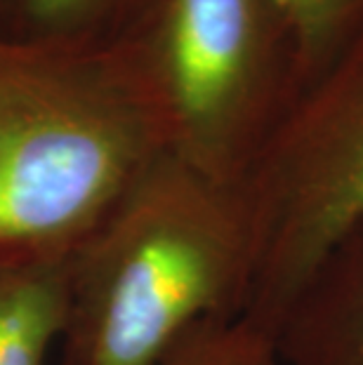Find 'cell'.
Listing matches in <instances>:
<instances>
[{
	"mask_svg": "<svg viewBox=\"0 0 363 365\" xmlns=\"http://www.w3.org/2000/svg\"><path fill=\"white\" fill-rule=\"evenodd\" d=\"M111 3H126V0H24L26 12L38 26L50 29V31H61L73 26L76 21H85L95 17L97 12L109 10ZM144 7L153 12L158 10L160 0H142Z\"/></svg>",
	"mask_w": 363,
	"mask_h": 365,
	"instance_id": "obj_9",
	"label": "cell"
},
{
	"mask_svg": "<svg viewBox=\"0 0 363 365\" xmlns=\"http://www.w3.org/2000/svg\"><path fill=\"white\" fill-rule=\"evenodd\" d=\"M274 344L283 365H363V224L300 287Z\"/></svg>",
	"mask_w": 363,
	"mask_h": 365,
	"instance_id": "obj_5",
	"label": "cell"
},
{
	"mask_svg": "<svg viewBox=\"0 0 363 365\" xmlns=\"http://www.w3.org/2000/svg\"><path fill=\"white\" fill-rule=\"evenodd\" d=\"M252 240L236 186L165 151L66 259L61 365H160L243 316Z\"/></svg>",
	"mask_w": 363,
	"mask_h": 365,
	"instance_id": "obj_1",
	"label": "cell"
},
{
	"mask_svg": "<svg viewBox=\"0 0 363 365\" xmlns=\"http://www.w3.org/2000/svg\"><path fill=\"white\" fill-rule=\"evenodd\" d=\"M170 151L236 186L300 95L276 0H160L135 41Z\"/></svg>",
	"mask_w": 363,
	"mask_h": 365,
	"instance_id": "obj_3",
	"label": "cell"
},
{
	"mask_svg": "<svg viewBox=\"0 0 363 365\" xmlns=\"http://www.w3.org/2000/svg\"><path fill=\"white\" fill-rule=\"evenodd\" d=\"M236 189L252 240L243 318L274 337L314 269L363 224V36L300 92Z\"/></svg>",
	"mask_w": 363,
	"mask_h": 365,
	"instance_id": "obj_4",
	"label": "cell"
},
{
	"mask_svg": "<svg viewBox=\"0 0 363 365\" xmlns=\"http://www.w3.org/2000/svg\"><path fill=\"white\" fill-rule=\"evenodd\" d=\"M165 151L130 43H0V262H66Z\"/></svg>",
	"mask_w": 363,
	"mask_h": 365,
	"instance_id": "obj_2",
	"label": "cell"
},
{
	"mask_svg": "<svg viewBox=\"0 0 363 365\" xmlns=\"http://www.w3.org/2000/svg\"><path fill=\"white\" fill-rule=\"evenodd\" d=\"M276 5L295 43L302 90L363 36V0H276Z\"/></svg>",
	"mask_w": 363,
	"mask_h": 365,
	"instance_id": "obj_7",
	"label": "cell"
},
{
	"mask_svg": "<svg viewBox=\"0 0 363 365\" xmlns=\"http://www.w3.org/2000/svg\"><path fill=\"white\" fill-rule=\"evenodd\" d=\"M160 365H283L274 337L243 316L196 328Z\"/></svg>",
	"mask_w": 363,
	"mask_h": 365,
	"instance_id": "obj_8",
	"label": "cell"
},
{
	"mask_svg": "<svg viewBox=\"0 0 363 365\" xmlns=\"http://www.w3.org/2000/svg\"><path fill=\"white\" fill-rule=\"evenodd\" d=\"M66 262H0V365H45L59 346Z\"/></svg>",
	"mask_w": 363,
	"mask_h": 365,
	"instance_id": "obj_6",
	"label": "cell"
}]
</instances>
